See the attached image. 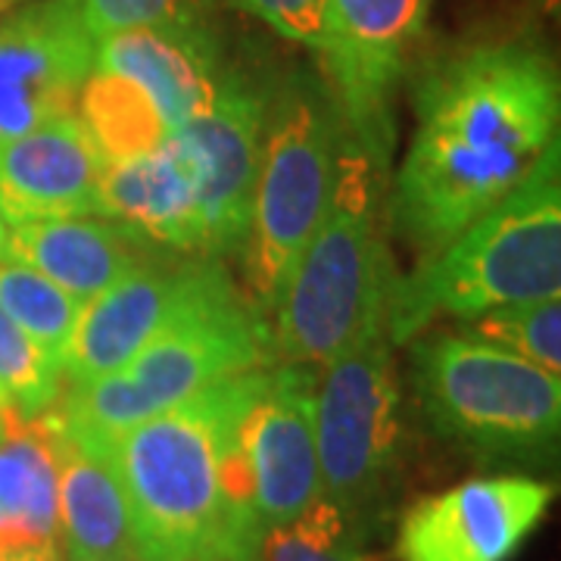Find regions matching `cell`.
<instances>
[{"instance_id":"1","label":"cell","mask_w":561,"mask_h":561,"mask_svg":"<svg viewBox=\"0 0 561 561\" xmlns=\"http://www.w3.org/2000/svg\"><path fill=\"white\" fill-rule=\"evenodd\" d=\"M559 119V72L530 44H478L437 62L387 203L393 234L419 262L434 256L534 172Z\"/></svg>"},{"instance_id":"2","label":"cell","mask_w":561,"mask_h":561,"mask_svg":"<svg viewBox=\"0 0 561 561\" xmlns=\"http://www.w3.org/2000/svg\"><path fill=\"white\" fill-rule=\"evenodd\" d=\"M262 375L256 368L209 383L103 440L128 502L135 559L260 561L265 530L247 496L238 424Z\"/></svg>"},{"instance_id":"3","label":"cell","mask_w":561,"mask_h":561,"mask_svg":"<svg viewBox=\"0 0 561 561\" xmlns=\"http://www.w3.org/2000/svg\"><path fill=\"white\" fill-rule=\"evenodd\" d=\"M383 172L346 135L331 203L272 312L278 365L324 368L387 324L400 268L381 228Z\"/></svg>"},{"instance_id":"4","label":"cell","mask_w":561,"mask_h":561,"mask_svg":"<svg viewBox=\"0 0 561 561\" xmlns=\"http://www.w3.org/2000/svg\"><path fill=\"white\" fill-rule=\"evenodd\" d=\"M561 294V144L534 172L434 256L397 278L387 312L393 346L437 319H471L512 302Z\"/></svg>"},{"instance_id":"5","label":"cell","mask_w":561,"mask_h":561,"mask_svg":"<svg viewBox=\"0 0 561 561\" xmlns=\"http://www.w3.org/2000/svg\"><path fill=\"white\" fill-rule=\"evenodd\" d=\"M268 365H278L272 321L234 287L219 260H209L201 284L135 359L113 375L69 383L50 412L72 431L116 440L209 383Z\"/></svg>"},{"instance_id":"6","label":"cell","mask_w":561,"mask_h":561,"mask_svg":"<svg viewBox=\"0 0 561 561\" xmlns=\"http://www.w3.org/2000/svg\"><path fill=\"white\" fill-rule=\"evenodd\" d=\"M409 343L415 400L440 440L481 465H556L559 375L459 331L419 334Z\"/></svg>"},{"instance_id":"7","label":"cell","mask_w":561,"mask_h":561,"mask_svg":"<svg viewBox=\"0 0 561 561\" xmlns=\"http://www.w3.org/2000/svg\"><path fill=\"white\" fill-rule=\"evenodd\" d=\"M343 128L331 91L306 79L265 98L262 153L241 243L247 297L275 312L287 275L319 228L341 165Z\"/></svg>"},{"instance_id":"8","label":"cell","mask_w":561,"mask_h":561,"mask_svg":"<svg viewBox=\"0 0 561 561\" xmlns=\"http://www.w3.org/2000/svg\"><path fill=\"white\" fill-rule=\"evenodd\" d=\"M316 449L321 496L371 527L402 449V397L387 324L321 368Z\"/></svg>"},{"instance_id":"9","label":"cell","mask_w":561,"mask_h":561,"mask_svg":"<svg viewBox=\"0 0 561 561\" xmlns=\"http://www.w3.org/2000/svg\"><path fill=\"white\" fill-rule=\"evenodd\" d=\"M431 0H328L324 54L331 98L346 135L387 169L393 157V94L419 44Z\"/></svg>"},{"instance_id":"10","label":"cell","mask_w":561,"mask_h":561,"mask_svg":"<svg viewBox=\"0 0 561 561\" xmlns=\"http://www.w3.org/2000/svg\"><path fill=\"white\" fill-rule=\"evenodd\" d=\"M556 500L534 474L502 471L427 493L402 512L397 561H512Z\"/></svg>"},{"instance_id":"11","label":"cell","mask_w":561,"mask_h":561,"mask_svg":"<svg viewBox=\"0 0 561 561\" xmlns=\"http://www.w3.org/2000/svg\"><path fill=\"white\" fill-rule=\"evenodd\" d=\"M316 378L306 365H268L238 424L243 483L262 530L294 522L321 496Z\"/></svg>"},{"instance_id":"12","label":"cell","mask_w":561,"mask_h":561,"mask_svg":"<svg viewBox=\"0 0 561 561\" xmlns=\"http://www.w3.org/2000/svg\"><path fill=\"white\" fill-rule=\"evenodd\" d=\"M94 47L76 0H32L0 20V144L76 116Z\"/></svg>"},{"instance_id":"13","label":"cell","mask_w":561,"mask_h":561,"mask_svg":"<svg viewBox=\"0 0 561 561\" xmlns=\"http://www.w3.org/2000/svg\"><path fill=\"white\" fill-rule=\"evenodd\" d=\"M265 98L268 94L256 91L238 72H225L216 101L172 135L194 175L209 260L238 253L247 234L262 153Z\"/></svg>"},{"instance_id":"14","label":"cell","mask_w":561,"mask_h":561,"mask_svg":"<svg viewBox=\"0 0 561 561\" xmlns=\"http://www.w3.org/2000/svg\"><path fill=\"white\" fill-rule=\"evenodd\" d=\"M94 69L110 72L175 135L216 101L225 69L216 41L194 22H165L98 41Z\"/></svg>"},{"instance_id":"15","label":"cell","mask_w":561,"mask_h":561,"mask_svg":"<svg viewBox=\"0 0 561 561\" xmlns=\"http://www.w3.org/2000/svg\"><path fill=\"white\" fill-rule=\"evenodd\" d=\"M206 265L209 256L191 262L147 260L84 302L69 341L62 381L84 383L125 368L201 284Z\"/></svg>"},{"instance_id":"16","label":"cell","mask_w":561,"mask_h":561,"mask_svg":"<svg viewBox=\"0 0 561 561\" xmlns=\"http://www.w3.org/2000/svg\"><path fill=\"white\" fill-rule=\"evenodd\" d=\"M103 157L79 116L0 144V213L7 225L98 216Z\"/></svg>"},{"instance_id":"17","label":"cell","mask_w":561,"mask_h":561,"mask_svg":"<svg viewBox=\"0 0 561 561\" xmlns=\"http://www.w3.org/2000/svg\"><path fill=\"white\" fill-rule=\"evenodd\" d=\"M98 216L187 256H206V228L194 175L169 140L160 150L122 162H103Z\"/></svg>"},{"instance_id":"18","label":"cell","mask_w":561,"mask_h":561,"mask_svg":"<svg viewBox=\"0 0 561 561\" xmlns=\"http://www.w3.org/2000/svg\"><path fill=\"white\" fill-rule=\"evenodd\" d=\"M60 478L47 419L0 427V561H60Z\"/></svg>"},{"instance_id":"19","label":"cell","mask_w":561,"mask_h":561,"mask_svg":"<svg viewBox=\"0 0 561 561\" xmlns=\"http://www.w3.org/2000/svg\"><path fill=\"white\" fill-rule=\"evenodd\" d=\"M57 453L60 534L66 556L135 559L128 502L106 443L66 427L54 412L44 415Z\"/></svg>"},{"instance_id":"20","label":"cell","mask_w":561,"mask_h":561,"mask_svg":"<svg viewBox=\"0 0 561 561\" xmlns=\"http://www.w3.org/2000/svg\"><path fill=\"white\" fill-rule=\"evenodd\" d=\"M144 243L103 216H62L7 225L3 256L38 268L66 294L88 302L147 262Z\"/></svg>"},{"instance_id":"21","label":"cell","mask_w":561,"mask_h":561,"mask_svg":"<svg viewBox=\"0 0 561 561\" xmlns=\"http://www.w3.org/2000/svg\"><path fill=\"white\" fill-rule=\"evenodd\" d=\"M81 306L84 302L66 294L60 284L41 275L38 268L13 256H0V309L7 312V319L20 324L25 337L60 371L72 331L79 324Z\"/></svg>"},{"instance_id":"22","label":"cell","mask_w":561,"mask_h":561,"mask_svg":"<svg viewBox=\"0 0 561 561\" xmlns=\"http://www.w3.org/2000/svg\"><path fill=\"white\" fill-rule=\"evenodd\" d=\"M368 530V524L319 496L294 522L265 530L260 561H375Z\"/></svg>"},{"instance_id":"23","label":"cell","mask_w":561,"mask_h":561,"mask_svg":"<svg viewBox=\"0 0 561 561\" xmlns=\"http://www.w3.org/2000/svg\"><path fill=\"white\" fill-rule=\"evenodd\" d=\"M456 331L465 337H478L490 346H500L512 356H522L552 375L561 371V294L512 302L461 319Z\"/></svg>"},{"instance_id":"24","label":"cell","mask_w":561,"mask_h":561,"mask_svg":"<svg viewBox=\"0 0 561 561\" xmlns=\"http://www.w3.org/2000/svg\"><path fill=\"white\" fill-rule=\"evenodd\" d=\"M60 397V368L0 309V402L22 419H41Z\"/></svg>"},{"instance_id":"25","label":"cell","mask_w":561,"mask_h":561,"mask_svg":"<svg viewBox=\"0 0 561 561\" xmlns=\"http://www.w3.org/2000/svg\"><path fill=\"white\" fill-rule=\"evenodd\" d=\"M76 3L88 35L98 44L131 28L201 20L216 0H76Z\"/></svg>"},{"instance_id":"26","label":"cell","mask_w":561,"mask_h":561,"mask_svg":"<svg viewBox=\"0 0 561 561\" xmlns=\"http://www.w3.org/2000/svg\"><path fill=\"white\" fill-rule=\"evenodd\" d=\"M243 13L262 20L280 38L321 50L328 0H234Z\"/></svg>"},{"instance_id":"27","label":"cell","mask_w":561,"mask_h":561,"mask_svg":"<svg viewBox=\"0 0 561 561\" xmlns=\"http://www.w3.org/2000/svg\"><path fill=\"white\" fill-rule=\"evenodd\" d=\"M22 0H0V20L7 16V13H13L16 7H20Z\"/></svg>"},{"instance_id":"28","label":"cell","mask_w":561,"mask_h":561,"mask_svg":"<svg viewBox=\"0 0 561 561\" xmlns=\"http://www.w3.org/2000/svg\"><path fill=\"white\" fill-rule=\"evenodd\" d=\"M3 250H7V219L0 213V256H3Z\"/></svg>"},{"instance_id":"29","label":"cell","mask_w":561,"mask_h":561,"mask_svg":"<svg viewBox=\"0 0 561 561\" xmlns=\"http://www.w3.org/2000/svg\"><path fill=\"white\" fill-rule=\"evenodd\" d=\"M66 561H131V559H79V556H66Z\"/></svg>"}]
</instances>
